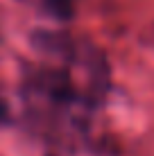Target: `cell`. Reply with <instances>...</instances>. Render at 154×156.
I'll use <instances>...</instances> for the list:
<instances>
[{"label": "cell", "instance_id": "6da1fadb", "mask_svg": "<svg viewBox=\"0 0 154 156\" xmlns=\"http://www.w3.org/2000/svg\"><path fill=\"white\" fill-rule=\"evenodd\" d=\"M45 7L48 12L57 18L66 20L73 16V9H75V0H45Z\"/></svg>", "mask_w": 154, "mask_h": 156}, {"label": "cell", "instance_id": "7a4b0ae2", "mask_svg": "<svg viewBox=\"0 0 154 156\" xmlns=\"http://www.w3.org/2000/svg\"><path fill=\"white\" fill-rule=\"evenodd\" d=\"M5 122H9V106H7V102L0 98V127H2Z\"/></svg>", "mask_w": 154, "mask_h": 156}]
</instances>
